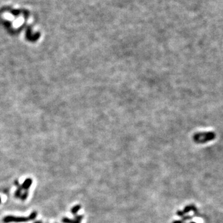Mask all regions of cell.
I'll return each mask as SVG.
<instances>
[{
	"label": "cell",
	"mask_w": 223,
	"mask_h": 223,
	"mask_svg": "<svg viewBox=\"0 0 223 223\" xmlns=\"http://www.w3.org/2000/svg\"><path fill=\"white\" fill-rule=\"evenodd\" d=\"M216 138V134L214 132H199L193 136V140L195 143L204 144L212 141Z\"/></svg>",
	"instance_id": "cell-1"
},
{
	"label": "cell",
	"mask_w": 223,
	"mask_h": 223,
	"mask_svg": "<svg viewBox=\"0 0 223 223\" xmlns=\"http://www.w3.org/2000/svg\"><path fill=\"white\" fill-rule=\"evenodd\" d=\"M30 220L29 217H19L14 216H6L3 218V222L4 223H10V222H27Z\"/></svg>",
	"instance_id": "cell-2"
},
{
	"label": "cell",
	"mask_w": 223,
	"mask_h": 223,
	"mask_svg": "<svg viewBox=\"0 0 223 223\" xmlns=\"http://www.w3.org/2000/svg\"><path fill=\"white\" fill-rule=\"evenodd\" d=\"M32 179L27 178V179H26V180H24V182H23L22 185H21L22 189L24 190L25 191L28 190L29 189V188L30 187V186L32 185Z\"/></svg>",
	"instance_id": "cell-3"
},
{
	"label": "cell",
	"mask_w": 223,
	"mask_h": 223,
	"mask_svg": "<svg viewBox=\"0 0 223 223\" xmlns=\"http://www.w3.org/2000/svg\"><path fill=\"white\" fill-rule=\"evenodd\" d=\"M191 211H193L195 213H196L198 212L197 208H196V206L194 204H190V205H188V206H185V208L184 209V210L182 211L184 214H186V213H188Z\"/></svg>",
	"instance_id": "cell-4"
},
{
	"label": "cell",
	"mask_w": 223,
	"mask_h": 223,
	"mask_svg": "<svg viewBox=\"0 0 223 223\" xmlns=\"http://www.w3.org/2000/svg\"><path fill=\"white\" fill-rule=\"evenodd\" d=\"M62 222L63 223H81V221H79L76 220V219H70L67 217L63 218L62 219Z\"/></svg>",
	"instance_id": "cell-5"
},
{
	"label": "cell",
	"mask_w": 223,
	"mask_h": 223,
	"mask_svg": "<svg viewBox=\"0 0 223 223\" xmlns=\"http://www.w3.org/2000/svg\"><path fill=\"white\" fill-rule=\"evenodd\" d=\"M81 205L80 204H77L76 206H73V207L71 208V213L73 214V215H75L77 214V213L81 210Z\"/></svg>",
	"instance_id": "cell-6"
},
{
	"label": "cell",
	"mask_w": 223,
	"mask_h": 223,
	"mask_svg": "<svg viewBox=\"0 0 223 223\" xmlns=\"http://www.w3.org/2000/svg\"><path fill=\"white\" fill-rule=\"evenodd\" d=\"M22 187L21 186L20 187H18L17 188V190L15 191L14 192V196L16 198H20L21 196V194H22Z\"/></svg>",
	"instance_id": "cell-7"
},
{
	"label": "cell",
	"mask_w": 223,
	"mask_h": 223,
	"mask_svg": "<svg viewBox=\"0 0 223 223\" xmlns=\"http://www.w3.org/2000/svg\"><path fill=\"white\" fill-rule=\"evenodd\" d=\"M28 195H29V191L27 190V191H24V192L23 193L21 194V196L20 197L21 200L22 201H25L26 200L27 197H28Z\"/></svg>",
	"instance_id": "cell-8"
},
{
	"label": "cell",
	"mask_w": 223,
	"mask_h": 223,
	"mask_svg": "<svg viewBox=\"0 0 223 223\" xmlns=\"http://www.w3.org/2000/svg\"><path fill=\"white\" fill-rule=\"evenodd\" d=\"M37 216V211H33L29 216L30 221H33V220L36 219Z\"/></svg>",
	"instance_id": "cell-9"
},
{
	"label": "cell",
	"mask_w": 223,
	"mask_h": 223,
	"mask_svg": "<svg viewBox=\"0 0 223 223\" xmlns=\"http://www.w3.org/2000/svg\"><path fill=\"white\" fill-rule=\"evenodd\" d=\"M184 213H183L182 211H180V210H179L177 211V215L179 216H181V217H183L184 216Z\"/></svg>",
	"instance_id": "cell-10"
},
{
	"label": "cell",
	"mask_w": 223,
	"mask_h": 223,
	"mask_svg": "<svg viewBox=\"0 0 223 223\" xmlns=\"http://www.w3.org/2000/svg\"><path fill=\"white\" fill-rule=\"evenodd\" d=\"M3 192L4 193V194L8 195V193H10V188H4V190H3Z\"/></svg>",
	"instance_id": "cell-11"
},
{
	"label": "cell",
	"mask_w": 223,
	"mask_h": 223,
	"mask_svg": "<svg viewBox=\"0 0 223 223\" xmlns=\"http://www.w3.org/2000/svg\"><path fill=\"white\" fill-rule=\"evenodd\" d=\"M192 218V216H184L182 217V220H183V221L185 222V221H187V220H188V219H191Z\"/></svg>",
	"instance_id": "cell-12"
},
{
	"label": "cell",
	"mask_w": 223,
	"mask_h": 223,
	"mask_svg": "<svg viewBox=\"0 0 223 223\" xmlns=\"http://www.w3.org/2000/svg\"><path fill=\"white\" fill-rule=\"evenodd\" d=\"M14 185L15 186H16V187H17V188H18V187H20L21 185H20V184L19 183V181L18 180H14Z\"/></svg>",
	"instance_id": "cell-13"
},
{
	"label": "cell",
	"mask_w": 223,
	"mask_h": 223,
	"mask_svg": "<svg viewBox=\"0 0 223 223\" xmlns=\"http://www.w3.org/2000/svg\"><path fill=\"white\" fill-rule=\"evenodd\" d=\"M172 223H184V221L183 220H176L173 221Z\"/></svg>",
	"instance_id": "cell-14"
},
{
	"label": "cell",
	"mask_w": 223,
	"mask_h": 223,
	"mask_svg": "<svg viewBox=\"0 0 223 223\" xmlns=\"http://www.w3.org/2000/svg\"><path fill=\"white\" fill-rule=\"evenodd\" d=\"M34 223H43L42 221H35Z\"/></svg>",
	"instance_id": "cell-15"
},
{
	"label": "cell",
	"mask_w": 223,
	"mask_h": 223,
	"mask_svg": "<svg viewBox=\"0 0 223 223\" xmlns=\"http://www.w3.org/2000/svg\"><path fill=\"white\" fill-rule=\"evenodd\" d=\"M1 203V198L0 197V203Z\"/></svg>",
	"instance_id": "cell-16"
},
{
	"label": "cell",
	"mask_w": 223,
	"mask_h": 223,
	"mask_svg": "<svg viewBox=\"0 0 223 223\" xmlns=\"http://www.w3.org/2000/svg\"><path fill=\"white\" fill-rule=\"evenodd\" d=\"M190 223H196L195 222H190Z\"/></svg>",
	"instance_id": "cell-17"
},
{
	"label": "cell",
	"mask_w": 223,
	"mask_h": 223,
	"mask_svg": "<svg viewBox=\"0 0 223 223\" xmlns=\"http://www.w3.org/2000/svg\"><path fill=\"white\" fill-rule=\"evenodd\" d=\"M47 223H48V222H47Z\"/></svg>",
	"instance_id": "cell-18"
},
{
	"label": "cell",
	"mask_w": 223,
	"mask_h": 223,
	"mask_svg": "<svg viewBox=\"0 0 223 223\" xmlns=\"http://www.w3.org/2000/svg\"><path fill=\"white\" fill-rule=\"evenodd\" d=\"M55 223H56V222H55Z\"/></svg>",
	"instance_id": "cell-19"
}]
</instances>
